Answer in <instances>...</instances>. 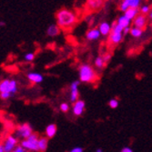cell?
Here are the masks:
<instances>
[{
  "mask_svg": "<svg viewBox=\"0 0 152 152\" xmlns=\"http://www.w3.org/2000/svg\"><path fill=\"white\" fill-rule=\"evenodd\" d=\"M57 24L64 29H69L76 24L77 16L67 9H61L57 13Z\"/></svg>",
  "mask_w": 152,
  "mask_h": 152,
  "instance_id": "6da1fadb",
  "label": "cell"
},
{
  "mask_svg": "<svg viewBox=\"0 0 152 152\" xmlns=\"http://www.w3.org/2000/svg\"><path fill=\"white\" fill-rule=\"evenodd\" d=\"M122 40V33H115L111 32L109 36V42L113 45H118Z\"/></svg>",
  "mask_w": 152,
  "mask_h": 152,
  "instance_id": "8fae6325",
  "label": "cell"
},
{
  "mask_svg": "<svg viewBox=\"0 0 152 152\" xmlns=\"http://www.w3.org/2000/svg\"><path fill=\"white\" fill-rule=\"evenodd\" d=\"M137 15H139V8L137 7H129L125 11V16L130 20H133Z\"/></svg>",
  "mask_w": 152,
  "mask_h": 152,
  "instance_id": "7c38bea8",
  "label": "cell"
},
{
  "mask_svg": "<svg viewBox=\"0 0 152 152\" xmlns=\"http://www.w3.org/2000/svg\"><path fill=\"white\" fill-rule=\"evenodd\" d=\"M103 58H104L105 62L107 63L110 60V58H111V55H110V54H105L104 56H103Z\"/></svg>",
  "mask_w": 152,
  "mask_h": 152,
  "instance_id": "4dcf8cb0",
  "label": "cell"
},
{
  "mask_svg": "<svg viewBox=\"0 0 152 152\" xmlns=\"http://www.w3.org/2000/svg\"><path fill=\"white\" fill-rule=\"evenodd\" d=\"M141 0H123L120 5V10L125 12L129 7H137L139 8Z\"/></svg>",
  "mask_w": 152,
  "mask_h": 152,
  "instance_id": "5b68a950",
  "label": "cell"
},
{
  "mask_svg": "<svg viewBox=\"0 0 152 152\" xmlns=\"http://www.w3.org/2000/svg\"><path fill=\"white\" fill-rule=\"evenodd\" d=\"M27 78L33 83H40V82H42L44 79L42 75H40L39 73H34V72L27 74Z\"/></svg>",
  "mask_w": 152,
  "mask_h": 152,
  "instance_id": "5bb4252c",
  "label": "cell"
},
{
  "mask_svg": "<svg viewBox=\"0 0 152 152\" xmlns=\"http://www.w3.org/2000/svg\"><path fill=\"white\" fill-rule=\"evenodd\" d=\"M104 3V0H87V8L89 11L99 10Z\"/></svg>",
  "mask_w": 152,
  "mask_h": 152,
  "instance_id": "52a82bcc",
  "label": "cell"
},
{
  "mask_svg": "<svg viewBox=\"0 0 152 152\" xmlns=\"http://www.w3.org/2000/svg\"><path fill=\"white\" fill-rule=\"evenodd\" d=\"M100 31L99 29H96V28H93L91 30H89L88 33H87V39L90 40V41H93V40H96L98 39L100 36Z\"/></svg>",
  "mask_w": 152,
  "mask_h": 152,
  "instance_id": "4fadbf2b",
  "label": "cell"
},
{
  "mask_svg": "<svg viewBox=\"0 0 152 152\" xmlns=\"http://www.w3.org/2000/svg\"><path fill=\"white\" fill-rule=\"evenodd\" d=\"M121 151L122 152H132V149L130 148H122Z\"/></svg>",
  "mask_w": 152,
  "mask_h": 152,
  "instance_id": "836d02e7",
  "label": "cell"
},
{
  "mask_svg": "<svg viewBox=\"0 0 152 152\" xmlns=\"http://www.w3.org/2000/svg\"><path fill=\"white\" fill-rule=\"evenodd\" d=\"M108 105H109V107H111V108H117L118 106V101L117 99H111V100H109Z\"/></svg>",
  "mask_w": 152,
  "mask_h": 152,
  "instance_id": "cb8c5ba5",
  "label": "cell"
},
{
  "mask_svg": "<svg viewBox=\"0 0 152 152\" xmlns=\"http://www.w3.org/2000/svg\"><path fill=\"white\" fill-rule=\"evenodd\" d=\"M48 139L47 137H40L38 139V147L40 151H45L48 148Z\"/></svg>",
  "mask_w": 152,
  "mask_h": 152,
  "instance_id": "ac0fdd59",
  "label": "cell"
},
{
  "mask_svg": "<svg viewBox=\"0 0 152 152\" xmlns=\"http://www.w3.org/2000/svg\"><path fill=\"white\" fill-rule=\"evenodd\" d=\"M105 64H106V62H105L103 57H98L95 60V65L96 67H99V68H102L105 66Z\"/></svg>",
  "mask_w": 152,
  "mask_h": 152,
  "instance_id": "7402d4cb",
  "label": "cell"
},
{
  "mask_svg": "<svg viewBox=\"0 0 152 152\" xmlns=\"http://www.w3.org/2000/svg\"><path fill=\"white\" fill-rule=\"evenodd\" d=\"M79 79L81 82L92 83L96 79V72L89 65H82L79 67Z\"/></svg>",
  "mask_w": 152,
  "mask_h": 152,
  "instance_id": "7a4b0ae2",
  "label": "cell"
},
{
  "mask_svg": "<svg viewBox=\"0 0 152 152\" xmlns=\"http://www.w3.org/2000/svg\"><path fill=\"white\" fill-rule=\"evenodd\" d=\"M78 98V89L74 88L71 89V94H70V101L71 102H76Z\"/></svg>",
  "mask_w": 152,
  "mask_h": 152,
  "instance_id": "603a6c76",
  "label": "cell"
},
{
  "mask_svg": "<svg viewBox=\"0 0 152 152\" xmlns=\"http://www.w3.org/2000/svg\"><path fill=\"white\" fill-rule=\"evenodd\" d=\"M85 108V102L83 100H77L73 107V113L76 116H81Z\"/></svg>",
  "mask_w": 152,
  "mask_h": 152,
  "instance_id": "9c48e42d",
  "label": "cell"
},
{
  "mask_svg": "<svg viewBox=\"0 0 152 152\" xmlns=\"http://www.w3.org/2000/svg\"><path fill=\"white\" fill-rule=\"evenodd\" d=\"M99 29L101 33V35L103 36H107L110 32L112 30V26H110L107 22H102L99 26Z\"/></svg>",
  "mask_w": 152,
  "mask_h": 152,
  "instance_id": "30bf717a",
  "label": "cell"
},
{
  "mask_svg": "<svg viewBox=\"0 0 152 152\" xmlns=\"http://www.w3.org/2000/svg\"><path fill=\"white\" fill-rule=\"evenodd\" d=\"M21 145L26 149V150H32V151H38L39 147H38V140L37 141H32L26 139L25 140L21 141Z\"/></svg>",
  "mask_w": 152,
  "mask_h": 152,
  "instance_id": "8992f818",
  "label": "cell"
},
{
  "mask_svg": "<svg viewBox=\"0 0 152 152\" xmlns=\"http://www.w3.org/2000/svg\"><path fill=\"white\" fill-rule=\"evenodd\" d=\"M10 79H5L0 84V92H8Z\"/></svg>",
  "mask_w": 152,
  "mask_h": 152,
  "instance_id": "ffe728a7",
  "label": "cell"
},
{
  "mask_svg": "<svg viewBox=\"0 0 152 152\" xmlns=\"http://www.w3.org/2000/svg\"><path fill=\"white\" fill-rule=\"evenodd\" d=\"M146 23H147V19H146V17L144 16V14H140V15H137L134 19H133V24H134V26H137L139 27V28H141L143 29L145 26H146Z\"/></svg>",
  "mask_w": 152,
  "mask_h": 152,
  "instance_id": "ba28073f",
  "label": "cell"
},
{
  "mask_svg": "<svg viewBox=\"0 0 152 152\" xmlns=\"http://www.w3.org/2000/svg\"><path fill=\"white\" fill-rule=\"evenodd\" d=\"M60 31V26L57 25H51L48 28V35L49 37H56L59 34Z\"/></svg>",
  "mask_w": 152,
  "mask_h": 152,
  "instance_id": "9a60e30c",
  "label": "cell"
},
{
  "mask_svg": "<svg viewBox=\"0 0 152 152\" xmlns=\"http://www.w3.org/2000/svg\"><path fill=\"white\" fill-rule=\"evenodd\" d=\"M130 34L134 37H140L142 35V29L139 28V27H137V26H134L130 29Z\"/></svg>",
  "mask_w": 152,
  "mask_h": 152,
  "instance_id": "44dd1931",
  "label": "cell"
},
{
  "mask_svg": "<svg viewBox=\"0 0 152 152\" xmlns=\"http://www.w3.org/2000/svg\"><path fill=\"white\" fill-rule=\"evenodd\" d=\"M26 149L22 146V145H20V146H17L16 148H15V149H14V151L15 152H25Z\"/></svg>",
  "mask_w": 152,
  "mask_h": 152,
  "instance_id": "f546056e",
  "label": "cell"
},
{
  "mask_svg": "<svg viewBox=\"0 0 152 152\" xmlns=\"http://www.w3.org/2000/svg\"><path fill=\"white\" fill-rule=\"evenodd\" d=\"M0 152H5V148L3 144H1V146H0Z\"/></svg>",
  "mask_w": 152,
  "mask_h": 152,
  "instance_id": "e575fe53",
  "label": "cell"
},
{
  "mask_svg": "<svg viewBox=\"0 0 152 152\" xmlns=\"http://www.w3.org/2000/svg\"><path fill=\"white\" fill-rule=\"evenodd\" d=\"M130 27L129 26H127V27H124V30H123V33H124V35H127L129 32H130Z\"/></svg>",
  "mask_w": 152,
  "mask_h": 152,
  "instance_id": "d6a6232c",
  "label": "cell"
},
{
  "mask_svg": "<svg viewBox=\"0 0 152 152\" xmlns=\"http://www.w3.org/2000/svg\"><path fill=\"white\" fill-rule=\"evenodd\" d=\"M57 133V126L55 125V124H50L48 125L46 129V134H47V137L48 139H51Z\"/></svg>",
  "mask_w": 152,
  "mask_h": 152,
  "instance_id": "2e32d148",
  "label": "cell"
},
{
  "mask_svg": "<svg viewBox=\"0 0 152 152\" xmlns=\"http://www.w3.org/2000/svg\"><path fill=\"white\" fill-rule=\"evenodd\" d=\"M68 109H69V106H68L66 103H62L60 105V110L63 112H67Z\"/></svg>",
  "mask_w": 152,
  "mask_h": 152,
  "instance_id": "484cf974",
  "label": "cell"
},
{
  "mask_svg": "<svg viewBox=\"0 0 152 152\" xmlns=\"http://www.w3.org/2000/svg\"><path fill=\"white\" fill-rule=\"evenodd\" d=\"M149 18L152 19V11H151V12H150V14H149Z\"/></svg>",
  "mask_w": 152,
  "mask_h": 152,
  "instance_id": "8d00e7d4",
  "label": "cell"
},
{
  "mask_svg": "<svg viewBox=\"0 0 152 152\" xmlns=\"http://www.w3.org/2000/svg\"><path fill=\"white\" fill-rule=\"evenodd\" d=\"M149 9H150V7H149V6H143V7H141L140 11H141L142 14L146 15V14H148V13L149 12Z\"/></svg>",
  "mask_w": 152,
  "mask_h": 152,
  "instance_id": "f1b7e54d",
  "label": "cell"
},
{
  "mask_svg": "<svg viewBox=\"0 0 152 152\" xmlns=\"http://www.w3.org/2000/svg\"><path fill=\"white\" fill-rule=\"evenodd\" d=\"M18 137H15L13 136H8L3 144L5 148V152H10L15 149V148L18 145Z\"/></svg>",
  "mask_w": 152,
  "mask_h": 152,
  "instance_id": "277c9868",
  "label": "cell"
},
{
  "mask_svg": "<svg viewBox=\"0 0 152 152\" xmlns=\"http://www.w3.org/2000/svg\"><path fill=\"white\" fill-rule=\"evenodd\" d=\"M11 96H12V94L9 93V92H1V95H0V98H1L2 99H7L10 98Z\"/></svg>",
  "mask_w": 152,
  "mask_h": 152,
  "instance_id": "d4e9b609",
  "label": "cell"
},
{
  "mask_svg": "<svg viewBox=\"0 0 152 152\" xmlns=\"http://www.w3.org/2000/svg\"><path fill=\"white\" fill-rule=\"evenodd\" d=\"M38 136H37V134H36V133H32L28 137H27V140H32V141H37V140H38Z\"/></svg>",
  "mask_w": 152,
  "mask_h": 152,
  "instance_id": "4316f807",
  "label": "cell"
},
{
  "mask_svg": "<svg viewBox=\"0 0 152 152\" xmlns=\"http://www.w3.org/2000/svg\"><path fill=\"white\" fill-rule=\"evenodd\" d=\"M96 152H102V149H101V148H99V149H96Z\"/></svg>",
  "mask_w": 152,
  "mask_h": 152,
  "instance_id": "d590c367",
  "label": "cell"
},
{
  "mask_svg": "<svg viewBox=\"0 0 152 152\" xmlns=\"http://www.w3.org/2000/svg\"><path fill=\"white\" fill-rule=\"evenodd\" d=\"M33 133L32 128L28 125V124H23V125L19 126L16 130V135L18 139H27L31 134Z\"/></svg>",
  "mask_w": 152,
  "mask_h": 152,
  "instance_id": "3957f363",
  "label": "cell"
},
{
  "mask_svg": "<svg viewBox=\"0 0 152 152\" xmlns=\"http://www.w3.org/2000/svg\"><path fill=\"white\" fill-rule=\"evenodd\" d=\"M8 92L11 93L12 95L16 94L18 92V85L16 80L11 79L10 80V84H9V88H8Z\"/></svg>",
  "mask_w": 152,
  "mask_h": 152,
  "instance_id": "d6986e66",
  "label": "cell"
},
{
  "mask_svg": "<svg viewBox=\"0 0 152 152\" xmlns=\"http://www.w3.org/2000/svg\"><path fill=\"white\" fill-rule=\"evenodd\" d=\"M35 56H34V54L33 53H28V54H26V56H25V60L26 61H32L34 59Z\"/></svg>",
  "mask_w": 152,
  "mask_h": 152,
  "instance_id": "83f0119b",
  "label": "cell"
},
{
  "mask_svg": "<svg viewBox=\"0 0 152 152\" xmlns=\"http://www.w3.org/2000/svg\"><path fill=\"white\" fill-rule=\"evenodd\" d=\"M82 151H83V148L80 147H77V148L71 149V152H82Z\"/></svg>",
  "mask_w": 152,
  "mask_h": 152,
  "instance_id": "1f68e13d",
  "label": "cell"
},
{
  "mask_svg": "<svg viewBox=\"0 0 152 152\" xmlns=\"http://www.w3.org/2000/svg\"><path fill=\"white\" fill-rule=\"evenodd\" d=\"M120 26H122L123 27H127V26H129L130 24H131V20L129 18H128L125 15L124 16H121L118 18V21H117Z\"/></svg>",
  "mask_w": 152,
  "mask_h": 152,
  "instance_id": "e0dca14e",
  "label": "cell"
}]
</instances>
